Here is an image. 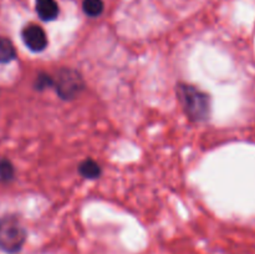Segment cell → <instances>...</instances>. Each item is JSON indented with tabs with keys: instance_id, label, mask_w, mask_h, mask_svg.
<instances>
[{
	"instance_id": "6da1fadb",
	"label": "cell",
	"mask_w": 255,
	"mask_h": 254,
	"mask_svg": "<svg viewBox=\"0 0 255 254\" xmlns=\"http://www.w3.org/2000/svg\"><path fill=\"white\" fill-rule=\"evenodd\" d=\"M177 95L184 111L191 120L196 122L206 121L211 115V99L206 92L192 85L179 84Z\"/></svg>"
},
{
	"instance_id": "7a4b0ae2",
	"label": "cell",
	"mask_w": 255,
	"mask_h": 254,
	"mask_svg": "<svg viewBox=\"0 0 255 254\" xmlns=\"http://www.w3.org/2000/svg\"><path fill=\"white\" fill-rule=\"evenodd\" d=\"M26 241V231L15 216L0 218V249L5 253H17Z\"/></svg>"
},
{
	"instance_id": "3957f363",
	"label": "cell",
	"mask_w": 255,
	"mask_h": 254,
	"mask_svg": "<svg viewBox=\"0 0 255 254\" xmlns=\"http://www.w3.org/2000/svg\"><path fill=\"white\" fill-rule=\"evenodd\" d=\"M57 95L64 100H72L84 90L85 82L81 74L72 69H61L54 77V85Z\"/></svg>"
},
{
	"instance_id": "277c9868",
	"label": "cell",
	"mask_w": 255,
	"mask_h": 254,
	"mask_svg": "<svg viewBox=\"0 0 255 254\" xmlns=\"http://www.w3.org/2000/svg\"><path fill=\"white\" fill-rule=\"evenodd\" d=\"M21 35L22 40H24V44L31 51L40 52L42 50H45V47L47 46V36L45 34L44 29L41 26H39V25H27L26 27H24Z\"/></svg>"
},
{
	"instance_id": "5b68a950",
	"label": "cell",
	"mask_w": 255,
	"mask_h": 254,
	"mask_svg": "<svg viewBox=\"0 0 255 254\" xmlns=\"http://www.w3.org/2000/svg\"><path fill=\"white\" fill-rule=\"evenodd\" d=\"M36 12L41 20L51 21L59 15V6L55 0H36Z\"/></svg>"
},
{
	"instance_id": "8992f818",
	"label": "cell",
	"mask_w": 255,
	"mask_h": 254,
	"mask_svg": "<svg viewBox=\"0 0 255 254\" xmlns=\"http://www.w3.org/2000/svg\"><path fill=\"white\" fill-rule=\"evenodd\" d=\"M79 171L81 176H84L85 178L94 179L101 174V167L99 166V163L92 161V159H85L84 162L80 163Z\"/></svg>"
},
{
	"instance_id": "52a82bcc",
	"label": "cell",
	"mask_w": 255,
	"mask_h": 254,
	"mask_svg": "<svg viewBox=\"0 0 255 254\" xmlns=\"http://www.w3.org/2000/svg\"><path fill=\"white\" fill-rule=\"evenodd\" d=\"M16 56L12 42L6 37H0V64H6L12 61Z\"/></svg>"
},
{
	"instance_id": "ba28073f",
	"label": "cell",
	"mask_w": 255,
	"mask_h": 254,
	"mask_svg": "<svg viewBox=\"0 0 255 254\" xmlns=\"http://www.w3.org/2000/svg\"><path fill=\"white\" fill-rule=\"evenodd\" d=\"M82 9L85 14L89 16H99L104 10V1L102 0H84Z\"/></svg>"
},
{
	"instance_id": "9c48e42d",
	"label": "cell",
	"mask_w": 255,
	"mask_h": 254,
	"mask_svg": "<svg viewBox=\"0 0 255 254\" xmlns=\"http://www.w3.org/2000/svg\"><path fill=\"white\" fill-rule=\"evenodd\" d=\"M14 177V167L7 159L0 161V179L2 181H10Z\"/></svg>"
},
{
	"instance_id": "30bf717a",
	"label": "cell",
	"mask_w": 255,
	"mask_h": 254,
	"mask_svg": "<svg viewBox=\"0 0 255 254\" xmlns=\"http://www.w3.org/2000/svg\"><path fill=\"white\" fill-rule=\"evenodd\" d=\"M54 85V77L49 76L46 74H40L36 77V81H35V89L36 90H44L46 87H50Z\"/></svg>"
}]
</instances>
